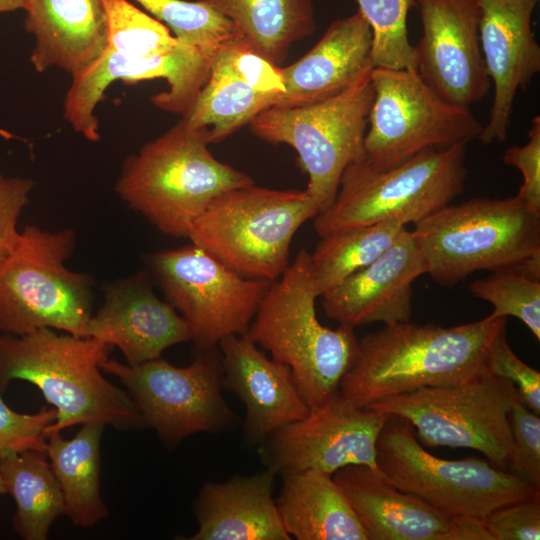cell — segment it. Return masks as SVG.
I'll return each mask as SVG.
<instances>
[{"label": "cell", "mask_w": 540, "mask_h": 540, "mask_svg": "<svg viewBox=\"0 0 540 540\" xmlns=\"http://www.w3.org/2000/svg\"><path fill=\"white\" fill-rule=\"evenodd\" d=\"M507 318L443 327L410 321L385 325L359 340L356 362L339 391L360 407L423 387L461 383L488 371L489 349Z\"/></svg>", "instance_id": "1"}, {"label": "cell", "mask_w": 540, "mask_h": 540, "mask_svg": "<svg viewBox=\"0 0 540 540\" xmlns=\"http://www.w3.org/2000/svg\"><path fill=\"white\" fill-rule=\"evenodd\" d=\"M112 349L95 338L51 328L0 333V392L13 380L35 385L57 411L47 436L91 422L122 431L143 429L145 421L128 392L101 372Z\"/></svg>", "instance_id": "2"}, {"label": "cell", "mask_w": 540, "mask_h": 540, "mask_svg": "<svg viewBox=\"0 0 540 540\" xmlns=\"http://www.w3.org/2000/svg\"><path fill=\"white\" fill-rule=\"evenodd\" d=\"M411 233L426 274L444 287L479 270H517L540 279V212L517 195L449 204Z\"/></svg>", "instance_id": "3"}, {"label": "cell", "mask_w": 540, "mask_h": 540, "mask_svg": "<svg viewBox=\"0 0 540 540\" xmlns=\"http://www.w3.org/2000/svg\"><path fill=\"white\" fill-rule=\"evenodd\" d=\"M204 133L183 119L127 157L115 191L162 233L188 238L195 220L218 195L254 184L217 160Z\"/></svg>", "instance_id": "4"}, {"label": "cell", "mask_w": 540, "mask_h": 540, "mask_svg": "<svg viewBox=\"0 0 540 540\" xmlns=\"http://www.w3.org/2000/svg\"><path fill=\"white\" fill-rule=\"evenodd\" d=\"M311 274V254L301 248L291 265L270 283L247 334L287 365L310 408L339 390L357 360L359 340L354 328L322 325Z\"/></svg>", "instance_id": "5"}, {"label": "cell", "mask_w": 540, "mask_h": 540, "mask_svg": "<svg viewBox=\"0 0 540 540\" xmlns=\"http://www.w3.org/2000/svg\"><path fill=\"white\" fill-rule=\"evenodd\" d=\"M318 213L306 190L251 184L215 197L188 238L240 276L272 282L288 266L294 234Z\"/></svg>", "instance_id": "6"}, {"label": "cell", "mask_w": 540, "mask_h": 540, "mask_svg": "<svg viewBox=\"0 0 540 540\" xmlns=\"http://www.w3.org/2000/svg\"><path fill=\"white\" fill-rule=\"evenodd\" d=\"M466 145L427 150L383 171L358 157L343 172L331 206L315 216L316 233L322 237L388 219L417 224L463 192Z\"/></svg>", "instance_id": "7"}, {"label": "cell", "mask_w": 540, "mask_h": 540, "mask_svg": "<svg viewBox=\"0 0 540 540\" xmlns=\"http://www.w3.org/2000/svg\"><path fill=\"white\" fill-rule=\"evenodd\" d=\"M72 229L26 225L0 265V333L25 335L51 328L86 337L93 314L92 278L65 261L75 246Z\"/></svg>", "instance_id": "8"}, {"label": "cell", "mask_w": 540, "mask_h": 540, "mask_svg": "<svg viewBox=\"0 0 540 540\" xmlns=\"http://www.w3.org/2000/svg\"><path fill=\"white\" fill-rule=\"evenodd\" d=\"M376 463L398 489L454 516L483 519L500 506L540 498V488L483 459L446 460L430 454L413 425L397 415L388 414L380 431Z\"/></svg>", "instance_id": "9"}, {"label": "cell", "mask_w": 540, "mask_h": 540, "mask_svg": "<svg viewBox=\"0 0 540 540\" xmlns=\"http://www.w3.org/2000/svg\"><path fill=\"white\" fill-rule=\"evenodd\" d=\"M371 70L338 94L304 105L272 106L249 123L259 138L296 150L318 214L331 206L343 172L362 154L374 96Z\"/></svg>", "instance_id": "10"}, {"label": "cell", "mask_w": 540, "mask_h": 540, "mask_svg": "<svg viewBox=\"0 0 540 540\" xmlns=\"http://www.w3.org/2000/svg\"><path fill=\"white\" fill-rule=\"evenodd\" d=\"M518 400L510 381L487 371L461 383L423 387L366 407L408 420L423 446L473 449L507 470L512 445L508 415Z\"/></svg>", "instance_id": "11"}, {"label": "cell", "mask_w": 540, "mask_h": 540, "mask_svg": "<svg viewBox=\"0 0 540 540\" xmlns=\"http://www.w3.org/2000/svg\"><path fill=\"white\" fill-rule=\"evenodd\" d=\"M374 91L359 159L383 171L433 149L468 143L483 125L469 107L441 98L409 70L372 68Z\"/></svg>", "instance_id": "12"}, {"label": "cell", "mask_w": 540, "mask_h": 540, "mask_svg": "<svg viewBox=\"0 0 540 540\" xmlns=\"http://www.w3.org/2000/svg\"><path fill=\"white\" fill-rule=\"evenodd\" d=\"M102 371L118 378L146 427L153 428L168 447L195 433L224 432L237 422L221 393L223 369L217 347L197 351L186 367L161 357L138 365L109 358Z\"/></svg>", "instance_id": "13"}, {"label": "cell", "mask_w": 540, "mask_h": 540, "mask_svg": "<svg viewBox=\"0 0 540 540\" xmlns=\"http://www.w3.org/2000/svg\"><path fill=\"white\" fill-rule=\"evenodd\" d=\"M149 274L188 324L196 350L245 334L270 286L230 270L193 243L147 257Z\"/></svg>", "instance_id": "14"}, {"label": "cell", "mask_w": 540, "mask_h": 540, "mask_svg": "<svg viewBox=\"0 0 540 540\" xmlns=\"http://www.w3.org/2000/svg\"><path fill=\"white\" fill-rule=\"evenodd\" d=\"M387 418L386 413L357 406L338 390L304 418L266 437L261 457L275 475L309 469L333 474L348 465L379 471L376 443Z\"/></svg>", "instance_id": "15"}, {"label": "cell", "mask_w": 540, "mask_h": 540, "mask_svg": "<svg viewBox=\"0 0 540 540\" xmlns=\"http://www.w3.org/2000/svg\"><path fill=\"white\" fill-rule=\"evenodd\" d=\"M212 59L179 41L171 52L146 58H128L105 49L87 67L72 76L64 101V118L88 141L101 136L94 113L107 87L116 80L134 83L165 78L169 90L151 98L161 110L185 116L206 82Z\"/></svg>", "instance_id": "16"}, {"label": "cell", "mask_w": 540, "mask_h": 540, "mask_svg": "<svg viewBox=\"0 0 540 540\" xmlns=\"http://www.w3.org/2000/svg\"><path fill=\"white\" fill-rule=\"evenodd\" d=\"M422 23L417 73L445 101L469 107L491 87L479 37V0H414Z\"/></svg>", "instance_id": "17"}, {"label": "cell", "mask_w": 540, "mask_h": 540, "mask_svg": "<svg viewBox=\"0 0 540 540\" xmlns=\"http://www.w3.org/2000/svg\"><path fill=\"white\" fill-rule=\"evenodd\" d=\"M284 91L280 67L239 37L214 55L206 82L182 119L209 144L218 143L274 106Z\"/></svg>", "instance_id": "18"}, {"label": "cell", "mask_w": 540, "mask_h": 540, "mask_svg": "<svg viewBox=\"0 0 540 540\" xmlns=\"http://www.w3.org/2000/svg\"><path fill=\"white\" fill-rule=\"evenodd\" d=\"M332 477L368 540H490L482 519L445 513L368 466L348 465Z\"/></svg>", "instance_id": "19"}, {"label": "cell", "mask_w": 540, "mask_h": 540, "mask_svg": "<svg viewBox=\"0 0 540 540\" xmlns=\"http://www.w3.org/2000/svg\"><path fill=\"white\" fill-rule=\"evenodd\" d=\"M538 0H479V37L487 74L494 86L487 124L478 139L506 141L516 94L540 71V46L531 25Z\"/></svg>", "instance_id": "20"}, {"label": "cell", "mask_w": 540, "mask_h": 540, "mask_svg": "<svg viewBox=\"0 0 540 540\" xmlns=\"http://www.w3.org/2000/svg\"><path fill=\"white\" fill-rule=\"evenodd\" d=\"M103 291L85 335L116 346L127 364L160 358L168 347L191 340L186 321L154 293L148 271L108 283Z\"/></svg>", "instance_id": "21"}, {"label": "cell", "mask_w": 540, "mask_h": 540, "mask_svg": "<svg viewBox=\"0 0 540 540\" xmlns=\"http://www.w3.org/2000/svg\"><path fill=\"white\" fill-rule=\"evenodd\" d=\"M426 274L424 258L406 227L375 261L324 293L325 314L340 325L410 321L414 281Z\"/></svg>", "instance_id": "22"}, {"label": "cell", "mask_w": 540, "mask_h": 540, "mask_svg": "<svg viewBox=\"0 0 540 540\" xmlns=\"http://www.w3.org/2000/svg\"><path fill=\"white\" fill-rule=\"evenodd\" d=\"M218 345L223 388L235 393L245 406L243 432L248 442H262L309 413L291 369L269 359L247 333L228 335Z\"/></svg>", "instance_id": "23"}, {"label": "cell", "mask_w": 540, "mask_h": 540, "mask_svg": "<svg viewBox=\"0 0 540 540\" xmlns=\"http://www.w3.org/2000/svg\"><path fill=\"white\" fill-rule=\"evenodd\" d=\"M371 49L372 32L359 11L335 20L303 57L280 68L285 91L274 106L304 105L340 93L373 68Z\"/></svg>", "instance_id": "24"}, {"label": "cell", "mask_w": 540, "mask_h": 540, "mask_svg": "<svg viewBox=\"0 0 540 540\" xmlns=\"http://www.w3.org/2000/svg\"><path fill=\"white\" fill-rule=\"evenodd\" d=\"M25 30L35 39L30 62L37 72L57 67L77 74L107 47L103 0H25Z\"/></svg>", "instance_id": "25"}, {"label": "cell", "mask_w": 540, "mask_h": 540, "mask_svg": "<svg viewBox=\"0 0 540 540\" xmlns=\"http://www.w3.org/2000/svg\"><path fill=\"white\" fill-rule=\"evenodd\" d=\"M275 474L266 469L226 482H206L194 504L199 524L190 540H289L273 498Z\"/></svg>", "instance_id": "26"}, {"label": "cell", "mask_w": 540, "mask_h": 540, "mask_svg": "<svg viewBox=\"0 0 540 540\" xmlns=\"http://www.w3.org/2000/svg\"><path fill=\"white\" fill-rule=\"evenodd\" d=\"M281 477L282 487L275 501L289 536L298 540H368L332 474L309 469Z\"/></svg>", "instance_id": "27"}, {"label": "cell", "mask_w": 540, "mask_h": 540, "mask_svg": "<svg viewBox=\"0 0 540 540\" xmlns=\"http://www.w3.org/2000/svg\"><path fill=\"white\" fill-rule=\"evenodd\" d=\"M105 424H83L72 439L60 432L47 436L46 454L60 484L65 515L80 528L105 519L109 510L101 497V437Z\"/></svg>", "instance_id": "28"}, {"label": "cell", "mask_w": 540, "mask_h": 540, "mask_svg": "<svg viewBox=\"0 0 540 540\" xmlns=\"http://www.w3.org/2000/svg\"><path fill=\"white\" fill-rule=\"evenodd\" d=\"M228 18L245 39L277 65L290 46L315 30L312 0H196Z\"/></svg>", "instance_id": "29"}, {"label": "cell", "mask_w": 540, "mask_h": 540, "mask_svg": "<svg viewBox=\"0 0 540 540\" xmlns=\"http://www.w3.org/2000/svg\"><path fill=\"white\" fill-rule=\"evenodd\" d=\"M0 474L16 504L12 524L25 540H46L54 521L65 514L60 484L46 452L27 450L0 457Z\"/></svg>", "instance_id": "30"}, {"label": "cell", "mask_w": 540, "mask_h": 540, "mask_svg": "<svg viewBox=\"0 0 540 540\" xmlns=\"http://www.w3.org/2000/svg\"><path fill=\"white\" fill-rule=\"evenodd\" d=\"M406 224L388 219L320 237L311 254V274L318 297L381 256Z\"/></svg>", "instance_id": "31"}, {"label": "cell", "mask_w": 540, "mask_h": 540, "mask_svg": "<svg viewBox=\"0 0 540 540\" xmlns=\"http://www.w3.org/2000/svg\"><path fill=\"white\" fill-rule=\"evenodd\" d=\"M135 1L172 30L180 42L211 59L225 44L244 37L228 18L200 1Z\"/></svg>", "instance_id": "32"}, {"label": "cell", "mask_w": 540, "mask_h": 540, "mask_svg": "<svg viewBox=\"0 0 540 540\" xmlns=\"http://www.w3.org/2000/svg\"><path fill=\"white\" fill-rule=\"evenodd\" d=\"M107 16L106 49L128 58L164 55L179 40L162 22L128 0H103Z\"/></svg>", "instance_id": "33"}, {"label": "cell", "mask_w": 540, "mask_h": 540, "mask_svg": "<svg viewBox=\"0 0 540 540\" xmlns=\"http://www.w3.org/2000/svg\"><path fill=\"white\" fill-rule=\"evenodd\" d=\"M355 1L372 32L373 68L417 72L415 47L407 30V16L414 0Z\"/></svg>", "instance_id": "34"}, {"label": "cell", "mask_w": 540, "mask_h": 540, "mask_svg": "<svg viewBox=\"0 0 540 540\" xmlns=\"http://www.w3.org/2000/svg\"><path fill=\"white\" fill-rule=\"evenodd\" d=\"M474 297L489 302L494 318L513 316L540 340V279L525 272H491L468 286Z\"/></svg>", "instance_id": "35"}, {"label": "cell", "mask_w": 540, "mask_h": 540, "mask_svg": "<svg viewBox=\"0 0 540 540\" xmlns=\"http://www.w3.org/2000/svg\"><path fill=\"white\" fill-rule=\"evenodd\" d=\"M508 418L512 441L508 468L526 483L540 488V417L518 400Z\"/></svg>", "instance_id": "36"}, {"label": "cell", "mask_w": 540, "mask_h": 540, "mask_svg": "<svg viewBox=\"0 0 540 540\" xmlns=\"http://www.w3.org/2000/svg\"><path fill=\"white\" fill-rule=\"evenodd\" d=\"M0 392V457L27 450L46 452L47 428L55 422V408L34 414L18 413L2 399Z\"/></svg>", "instance_id": "37"}, {"label": "cell", "mask_w": 540, "mask_h": 540, "mask_svg": "<svg viewBox=\"0 0 540 540\" xmlns=\"http://www.w3.org/2000/svg\"><path fill=\"white\" fill-rule=\"evenodd\" d=\"M487 368L492 375L510 381L516 387L520 400L540 414V373L515 355L507 343L506 329L489 349Z\"/></svg>", "instance_id": "38"}, {"label": "cell", "mask_w": 540, "mask_h": 540, "mask_svg": "<svg viewBox=\"0 0 540 540\" xmlns=\"http://www.w3.org/2000/svg\"><path fill=\"white\" fill-rule=\"evenodd\" d=\"M482 521L490 540H539L540 498L500 506Z\"/></svg>", "instance_id": "39"}, {"label": "cell", "mask_w": 540, "mask_h": 540, "mask_svg": "<svg viewBox=\"0 0 540 540\" xmlns=\"http://www.w3.org/2000/svg\"><path fill=\"white\" fill-rule=\"evenodd\" d=\"M506 165L517 168L523 183L516 194L529 208L540 212V117L535 116L528 131V141L522 146L506 149L502 158Z\"/></svg>", "instance_id": "40"}, {"label": "cell", "mask_w": 540, "mask_h": 540, "mask_svg": "<svg viewBox=\"0 0 540 540\" xmlns=\"http://www.w3.org/2000/svg\"><path fill=\"white\" fill-rule=\"evenodd\" d=\"M32 188L31 179L7 177L0 172V265L19 239L18 220L29 202Z\"/></svg>", "instance_id": "41"}, {"label": "cell", "mask_w": 540, "mask_h": 540, "mask_svg": "<svg viewBox=\"0 0 540 540\" xmlns=\"http://www.w3.org/2000/svg\"><path fill=\"white\" fill-rule=\"evenodd\" d=\"M25 0H0V13L23 9Z\"/></svg>", "instance_id": "42"}, {"label": "cell", "mask_w": 540, "mask_h": 540, "mask_svg": "<svg viewBox=\"0 0 540 540\" xmlns=\"http://www.w3.org/2000/svg\"><path fill=\"white\" fill-rule=\"evenodd\" d=\"M3 494H7V490L0 474V495H3Z\"/></svg>", "instance_id": "43"}]
</instances>
